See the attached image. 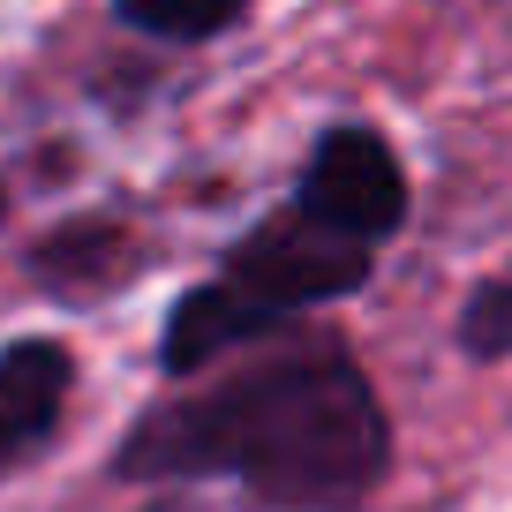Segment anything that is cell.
<instances>
[{
	"instance_id": "6da1fadb",
	"label": "cell",
	"mask_w": 512,
	"mask_h": 512,
	"mask_svg": "<svg viewBox=\"0 0 512 512\" xmlns=\"http://www.w3.org/2000/svg\"><path fill=\"white\" fill-rule=\"evenodd\" d=\"M384 415L339 347L294 339L234 369L204 400L159 407L121 445V475H226L279 512H339L384 475Z\"/></svg>"
},
{
	"instance_id": "7a4b0ae2",
	"label": "cell",
	"mask_w": 512,
	"mask_h": 512,
	"mask_svg": "<svg viewBox=\"0 0 512 512\" xmlns=\"http://www.w3.org/2000/svg\"><path fill=\"white\" fill-rule=\"evenodd\" d=\"M362 279H369V249L362 241L332 234V226L309 219V211H287V219L256 226V234H241L234 249H226L219 287L241 294V302L279 332L294 309L339 302V294H354Z\"/></svg>"
},
{
	"instance_id": "3957f363",
	"label": "cell",
	"mask_w": 512,
	"mask_h": 512,
	"mask_svg": "<svg viewBox=\"0 0 512 512\" xmlns=\"http://www.w3.org/2000/svg\"><path fill=\"white\" fill-rule=\"evenodd\" d=\"M302 211L369 249V241H384L407 219V174H400V159H392L369 128H332V136L309 151Z\"/></svg>"
},
{
	"instance_id": "277c9868",
	"label": "cell",
	"mask_w": 512,
	"mask_h": 512,
	"mask_svg": "<svg viewBox=\"0 0 512 512\" xmlns=\"http://www.w3.org/2000/svg\"><path fill=\"white\" fill-rule=\"evenodd\" d=\"M68 384H76V369H68V347H53V339H16L0 354V460H16L23 445L53 430Z\"/></svg>"
},
{
	"instance_id": "5b68a950",
	"label": "cell",
	"mask_w": 512,
	"mask_h": 512,
	"mask_svg": "<svg viewBox=\"0 0 512 512\" xmlns=\"http://www.w3.org/2000/svg\"><path fill=\"white\" fill-rule=\"evenodd\" d=\"M272 324L256 317L241 294H226L219 279L211 287H189L174 302V317H166V369L174 377H189V369H204V362H219V354H234V347H249V339H264Z\"/></svg>"
},
{
	"instance_id": "8992f818",
	"label": "cell",
	"mask_w": 512,
	"mask_h": 512,
	"mask_svg": "<svg viewBox=\"0 0 512 512\" xmlns=\"http://www.w3.org/2000/svg\"><path fill=\"white\" fill-rule=\"evenodd\" d=\"M106 256H121V234H113V226H61V234L38 249V279L98 287V279H106Z\"/></svg>"
},
{
	"instance_id": "52a82bcc",
	"label": "cell",
	"mask_w": 512,
	"mask_h": 512,
	"mask_svg": "<svg viewBox=\"0 0 512 512\" xmlns=\"http://www.w3.org/2000/svg\"><path fill=\"white\" fill-rule=\"evenodd\" d=\"M113 8L151 38H211V31H226L249 0H113Z\"/></svg>"
},
{
	"instance_id": "ba28073f",
	"label": "cell",
	"mask_w": 512,
	"mask_h": 512,
	"mask_svg": "<svg viewBox=\"0 0 512 512\" xmlns=\"http://www.w3.org/2000/svg\"><path fill=\"white\" fill-rule=\"evenodd\" d=\"M467 354H512V287H482L460 317Z\"/></svg>"
},
{
	"instance_id": "9c48e42d",
	"label": "cell",
	"mask_w": 512,
	"mask_h": 512,
	"mask_svg": "<svg viewBox=\"0 0 512 512\" xmlns=\"http://www.w3.org/2000/svg\"><path fill=\"white\" fill-rule=\"evenodd\" d=\"M166 512H174V505H166Z\"/></svg>"
}]
</instances>
